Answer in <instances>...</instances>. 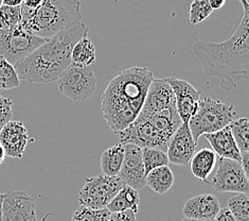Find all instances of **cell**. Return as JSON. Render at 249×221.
Listing matches in <instances>:
<instances>
[{
	"label": "cell",
	"instance_id": "obj_15",
	"mask_svg": "<svg viewBox=\"0 0 249 221\" xmlns=\"http://www.w3.org/2000/svg\"><path fill=\"white\" fill-rule=\"evenodd\" d=\"M29 141L27 128L21 121H12L0 131V144L5 154L13 159H21Z\"/></svg>",
	"mask_w": 249,
	"mask_h": 221
},
{
	"label": "cell",
	"instance_id": "obj_36",
	"mask_svg": "<svg viewBox=\"0 0 249 221\" xmlns=\"http://www.w3.org/2000/svg\"><path fill=\"white\" fill-rule=\"evenodd\" d=\"M23 0H3L2 5H8V7H20Z\"/></svg>",
	"mask_w": 249,
	"mask_h": 221
},
{
	"label": "cell",
	"instance_id": "obj_19",
	"mask_svg": "<svg viewBox=\"0 0 249 221\" xmlns=\"http://www.w3.org/2000/svg\"><path fill=\"white\" fill-rule=\"evenodd\" d=\"M216 164V153L208 148H203L195 152L190 162V168L193 176L199 181L207 182Z\"/></svg>",
	"mask_w": 249,
	"mask_h": 221
},
{
	"label": "cell",
	"instance_id": "obj_1",
	"mask_svg": "<svg viewBox=\"0 0 249 221\" xmlns=\"http://www.w3.org/2000/svg\"><path fill=\"white\" fill-rule=\"evenodd\" d=\"M239 1L244 14L226 40H198L193 45V53L199 60L204 73L218 79L219 86L226 92H232L242 80L249 81V2Z\"/></svg>",
	"mask_w": 249,
	"mask_h": 221
},
{
	"label": "cell",
	"instance_id": "obj_41",
	"mask_svg": "<svg viewBox=\"0 0 249 221\" xmlns=\"http://www.w3.org/2000/svg\"><path fill=\"white\" fill-rule=\"evenodd\" d=\"M247 1H248V2H249V0H247Z\"/></svg>",
	"mask_w": 249,
	"mask_h": 221
},
{
	"label": "cell",
	"instance_id": "obj_16",
	"mask_svg": "<svg viewBox=\"0 0 249 221\" xmlns=\"http://www.w3.org/2000/svg\"><path fill=\"white\" fill-rule=\"evenodd\" d=\"M176 109V98L173 88L164 79H155L149 87L142 112L152 113Z\"/></svg>",
	"mask_w": 249,
	"mask_h": 221
},
{
	"label": "cell",
	"instance_id": "obj_25",
	"mask_svg": "<svg viewBox=\"0 0 249 221\" xmlns=\"http://www.w3.org/2000/svg\"><path fill=\"white\" fill-rule=\"evenodd\" d=\"M19 81L15 67L4 58L0 57V91L18 87Z\"/></svg>",
	"mask_w": 249,
	"mask_h": 221
},
{
	"label": "cell",
	"instance_id": "obj_8",
	"mask_svg": "<svg viewBox=\"0 0 249 221\" xmlns=\"http://www.w3.org/2000/svg\"><path fill=\"white\" fill-rule=\"evenodd\" d=\"M57 88L65 97L75 102L89 99L97 89V77L92 66L71 64L57 79Z\"/></svg>",
	"mask_w": 249,
	"mask_h": 221
},
{
	"label": "cell",
	"instance_id": "obj_7",
	"mask_svg": "<svg viewBox=\"0 0 249 221\" xmlns=\"http://www.w3.org/2000/svg\"><path fill=\"white\" fill-rule=\"evenodd\" d=\"M124 186L119 177H108L103 173L86 179L79 193L78 201L82 206L102 210L106 208Z\"/></svg>",
	"mask_w": 249,
	"mask_h": 221
},
{
	"label": "cell",
	"instance_id": "obj_13",
	"mask_svg": "<svg viewBox=\"0 0 249 221\" xmlns=\"http://www.w3.org/2000/svg\"><path fill=\"white\" fill-rule=\"evenodd\" d=\"M118 177L124 184L136 190L145 186V170L141 148L130 144L124 145V161Z\"/></svg>",
	"mask_w": 249,
	"mask_h": 221
},
{
	"label": "cell",
	"instance_id": "obj_29",
	"mask_svg": "<svg viewBox=\"0 0 249 221\" xmlns=\"http://www.w3.org/2000/svg\"><path fill=\"white\" fill-rule=\"evenodd\" d=\"M213 12L209 0H193L189 11V20L191 25H197L208 19Z\"/></svg>",
	"mask_w": 249,
	"mask_h": 221
},
{
	"label": "cell",
	"instance_id": "obj_40",
	"mask_svg": "<svg viewBox=\"0 0 249 221\" xmlns=\"http://www.w3.org/2000/svg\"><path fill=\"white\" fill-rule=\"evenodd\" d=\"M2 2H3V0H0V7H1V5H2Z\"/></svg>",
	"mask_w": 249,
	"mask_h": 221
},
{
	"label": "cell",
	"instance_id": "obj_26",
	"mask_svg": "<svg viewBox=\"0 0 249 221\" xmlns=\"http://www.w3.org/2000/svg\"><path fill=\"white\" fill-rule=\"evenodd\" d=\"M142 159H143L145 176L153 169L158 168V167L168 166L170 163L167 152L158 150V149H142Z\"/></svg>",
	"mask_w": 249,
	"mask_h": 221
},
{
	"label": "cell",
	"instance_id": "obj_39",
	"mask_svg": "<svg viewBox=\"0 0 249 221\" xmlns=\"http://www.w3.org/2000/svg\"><path fill=\"white\" fill-rule=\"evenodd\" d=\"M181 221H214V220H197V219H190V218H185Z\"/></svg>",
	"mask_w": 249,
	"mask_h": 221
},
{
	"label": "cell",
	"instance_id": "obj_12",
	"mask_svg": "<svg viewBox=\"0 0 249 221\" xmlns=\"http://www.w3.org/2000/svg\"><path fill=\"white\" fill-rule=\"evenodd\" d=\"M165 80L173 88L176 98V109L182 122H189L198 110L200 92L186 80L175 77L165 78Z\"/></svg>",
	"mask_w": 249,
	"mask_h": 221
},
{
	"label": "cell",
	"instance_id": "obj_17",
	"mask_svg": "<svg viewBox=\"0 0 249 221\" xmlns=\"http://www.w3.org/2000/svg\"><path fill=\"white\" fill-rule=\"evenodd\" d=\"M221 204L215 196L211 194L197 195L189 199L182 208L185 218L197 220H214Z\"/></svg>",
	"mask_w": 249,
	"mask_h": 221
},
{
	"label": "cell",
	"instance_id": "obj_2",
	"mask_svg": "<svg viewBox=\"0 0 249 221\" xmlns=\"http://www.w3.org/2000/svg\"><path fill=\"white\" fill-rule=\"evenodd\" d=\"M154 74L146 67H130L112 78L101 97L106 123L117 134L132 124L143 109Z\"/></svg>",
	"mask_w": 249,
	"mask_h": 221
},
{
	"label": "cell",
	"instance_id": "obj_20",
	"mask_svg": "<svg viewBox=\"0 0 249 221\" xmlns=\"http://www.w3.org/2000/svg\"><path fill=\"white\" fill-rule=\"evenodd\" d=\"M139 203L140 197L138 190L124 184L120 192L116 195L115 198L110 201L106 208L110 213H121L130 210L137 214Z\"/></svg>",
	"mask_w": 249,
	"mask_h": 221
},
{
	"label": "cell",
	"instance_id": "obj_30",
	"mask_svg": "<svg viewBox=\"0 0 249 221\" xmlns=\"http://www.w3.org/2000/svg\"><path fill=\"white\" fill-rule=\"evenodd\" d=\"M110 214L107 208L93 210V208L81 205L74 212L71 221H108Z\"/></svg>",
	"mask_w": 249,
	"mask_h": 221
},
{
	"label": "cell",
	"instance_id": "obj_14",
	"mask_svg": "<svg viewBox=\"0 0 249 221\" xmlns=\"http://www.w3.org/2000/svg\"><path fill=\"white\" fill-rule=\"evenodd\" d=\"M197 142L194 141L188 122H182L177 129L168 147V158L170 163L178 166L190 164L196 152Z\"/></svg>",
	"mask_w": 249,
	"mask_h": 221
},
{
	"label": "cell",
	"instance_id": "obj_4",
	"mask_svg": "<svg viewBox=\"0 0 249 221\" xmlns=\"http://www.w3.org/2000/svg\"><path fill=\"white\" fill-rule=\"evenodd\" d=\"M21 26L41 39H50L82 20L80 0H43L33 11L21 9Z\"/></svg>",
	"mask_w": 249,
	"mask_h": 221
},
{
	"label": "cell",
	"instance_id": "obj_6",
	"mask_svg": "<svg viewBox=\"0 0 249 221\" xmlns=\"http://www.w3.org/2000/svg\"><path fill=\"white\" fill-rule=\"evenodd\" d=\"M48 39L30 33L20 25L13 29H0V57L15 66L43 45Z\"/></svg>",
	"mask_w": 249,
	"mask_h": 221
},
{
	"label": "cell",
	"instance_id": "obj_38",
	"mask_svg": "<svg viewBox=\"0 0 249 221\" xmlns=\"http://www.w3.org/2000/svg\"><path fill=\"white\" fill-rule=\"evenodd\" d=\"M2 204H3V194L0 193V221H2Z\"/></svg>",
	"mask_w": 249,
	"mask_h": 221
},
{
	"label": "cell",
	"instance_id": "obj_23",
	"mask_svg": "<svg viewBox=\"0 0 249 221\" xmlns=\"http://www.w3.org/2000/svg\"><path fill=\"white\" fill-rule=\"evenodd\" d=\"M96 47L87 37L74 45L71 53V64L78 66H92L96 63Z\"/></svg>",
	"mask_w": 249,
	"mask_h": 221
},
{
	"label": "cell",
	"instance_id": "obj_3",
	"mask_svg": "<svg viewBox=\"0 0 249 221\" xmlns=\"http://www.w3.org/2000/svg\"><path fill=\"white\" fill-rule=\"evenodd\" d=\"M89 29L83 22H76L58 32L15 65L19 80L37 84L57 81L71 65L74 45L86 38Z\"/></svg>",
	"mask_w": 249,
	"mask_h": 221
},
{
	"label": "cell",
	"instance_id": "obj_34",
	"mask_svg": "<svg viewBox=\"0 0 249 221\" xmlns=\"http://www.w3.org/2000/svg\"><path fill=\"white\" fill-rule=\"evenodd\" d=\"M241 165H242L243 171H244L246 176V179L249 182V152H242Z\"/></svg>",
	"mask_w": 249,
	"mask_h": 221
},
{
	"label": "cell",
	"instance_id": "obj_11",
	"mask_svg": "<svg viewBox=\"0 0 249 221\" xmlns=\"http://www.w3.org/2000/svg\"><path fill=\"white\" fill-rule=\"evenodd\" d=\"M2 221H37L35 200L20 190L3 194Z\"/></svg>",
	"mask_w": 249,
	"mask_h": 221
},
{
	"label": "cell",
	"instance_id": "obj_27",
	"mask_svg": "<svg viewBox=\"0 0 249 221\" xmlns=\"http://www.w3.org/2000/svg\"><path fill=\"white\" fill-rule=\"evenodd\" d=\"M228 208L236 221H249V196L238 194L228 200Z\"/></svg>",
	"mask_w": 249,
	"mask_h": 221
},
{
	"label": "cell",
	"instance_id": "obj_37",
	"mask_svg": "<svg viewBox=\"0 0 249 221\" xmlns=\"http://www.w3.org/2000/svg\"><path fill=\"white\" fill-rule=\"evenodd\" d=\"M5 157H7V154H5V151H4V149H3L2 145L0 144V166H1V165L3 164Z\"/></svg>",
	"mask_w": 249,
	"mask_h": 221
},
{
	"label": "cell",
	"instance_id": "obj_22",
	"mask_svg": "<svg viewBox=\"0 0 249 221\" xmlns=\"http://www.w3.org/2000/svg\"><path fill=\"white\" fill-rule=\"evenodd\" d=\"M124 161V145L119 142L105 150L101 157V170L103 175L118 177Z\"/></svg>",
	"mask_w": 249,
	"mask_h": 221
},
{
	"label": "cell",
	"instance_id": "obj_9",
	"mask_svg": "<svg viewBox=\"0 0 249 221\" xmlns=\"http://www.w3.org/2000/svg\"><path fill=\"white\" fill-rule=\"evenodd\" d=\"M116 135L121 144L135 145L141 149L151 148L167 152L170 144V141L159 132L150 117L143 112H141L136 121L125 130Z\"/></svg>",
	"mask_w": 249,
	"mask_h": 221
},
{
	"label": "cell",
	"instance_id": "obj_28",
	"mask_svg": "<svg viewBox=\"0 0 249 221\" xmlns=\"http://www.w3.org/2000/svg\"><path fill=\"white\" fill-rule=\"evenodd\" d=\"M21 20V7H8V5L0 7V29H13L20 25Z\"/></svg>",
	"mask_w": 249,
	"mask_h": 221
},
{
	"label": "cell",
	"instance_id": "obj_35",
	"mask_svg": "<svg viewBox=\"0 0 249 221\" xmlns=\"http://www.w3.org/2000/svg\"><path fill=\"white\" fill-rule=\"evenodd\" d=\"M209 2H210L211 8L213 9V11H214V10L222 9L225 5V3H226V0H209Z\"/></svg>",
	"mask_w": 249,
	"mask_h": 221
},
{
	"label": "cell",
	"instance_id": "obj_32",
	"mask_svg": "<svg viewBox=\"0 0 249 221\" xmlns=\"http://www.w3.org/2000/svg\"><path fill=\"white\" fill-rule=\"evenodd\" d=\"M108 221H137V218L136 213L129 210L121 213H111Z\"/></svg>",
	"mask_w": 249,
	"mask_h": 221
},
{
	"label": "cell",
	"instance_id": "obj_5",
	"mask_svg": "<svg viewBox=\"0 0 249 221\" xmlns=\"http://www.w3.org/2000/svg\"><path fill=\"white\" fill-rule=\"evenodd\" d=\"M235 116L236 111L232 104L205 97L199 100L196 114L188 123L194 141L197 142L201 135L214 133L228 127Z\"/></svg>",
	"mask_w": 249,
	"mask_h": 221
},
{
	"label": "cell",
	"instance_id": "obj_24",
	"mask_svg": "<svg viewBox=\"0 0 249 221\" xmlns=\"http://www.w3.org/2000/svg\"><path fill=\"white\" fill-rule=\"evenodd\" d=\"M230 129L241 153L249 152V121L247 118H239L230 123Z\"/></svg>",
	"mask_w": 249,
	"mask_h": 221
},
{
	"label": "cell",
	"instance_id": "obj_31",
	"mask_svg": "<svg viewBox=\"0 0 249 221\" xmlns=\"http://www.w3.org/2000/svg\"><path fill=\"white\" fill-rule=\"evenodd\" d=\"M13 100L12 98L3 97L0 95V131L2 130L5 124L12 121L13 118Z\"/></svg>",
	"mask_w": 249,
	"mask_h": 221
},
{
	"label": "cell",
	"instance_id": "obj_21",
	"mask_svg": "<svg viewBox=\"0 0 249 221\" xmlns=\"http://www.w3.org/2000/svg\"><path fill=\"white\" fill-rule=\"evenodd\" d=\"M175 181L174 173L169 166L158 167L145 176V185L158 195L168 193Z\"/></svg>",
	"mask_w": 249,
	"mask_h": 221
},
{
	"label": "cell",
	"instance_id": "obj_18",
	"mask_svg": "<svg viewBox=\"0 0 249 221\" xmlns=\"http://www.w3.org/2000/svg\"><path fill=\"white\" fill-rule=\"evenodd\" d=\"M205 139L209 141L213 151L219 158L229 159L241 163L242 153L236 145V141L231 132V129L228 127L219 130L217 132L211 134H205Z\"/></svg>",
	"mask_w": 249,
	"mask_h": 221
},
{
	"label": "cell",
	"instance_id": "obj_33",
	"mask_svg": "<svg viewBox=\"0 0 249 221\" xmlns=\"http://www.w3.org/2000/svg\"><path fill=\"white\" fill-rule=\"evenodd\" d=\"M214 221H236V220L233 217V215L229 208L224 207V208H221V211L218 212L216 217L214 218Z\"/></svg>",
	"mask_w": 249,
	"mask_h": 221
},
{
	"label": "cell",
	"instance_id": "obj_10",
	"mask_svg": "<svg viewBox=\"0 0 249 221\" xmlns=\"http://www.w3.org/2000/svg\"><path fill=\"white\" fill-rule=\"evenodd\" d=\"M211 185L217 193H236L249 196V182L242 165L233 160L219 158Z\"/></svg>",
	"mask_w": 249,
	"mask_h": 221
}]
</instances>
